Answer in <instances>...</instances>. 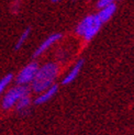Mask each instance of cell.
<instances>
[{"label":"cell","mask_w":134,"mask_h":135,"mask_svg":"<svg viewBox=\"0 0 134 135\" xmlns=\"http://www.w3.org/2000/svg\"><path fill=\"white\" fill-rule=\"evenodd\" d=\"M31 103H32V99L30 97V94H28V96H24V97H22L16 103V105H15L16 111L19 114H21V115H25V114L28 113L29 110H30Z\"/></svg>","instance_id":"obj_9"},{"label":"cell","mask_w":134,"mask_h":135,"mask_svg":"<svg viewBox=\"0 0 134 135\" xmlns=\"http://www.w3.org/2000/svg\"><path fill=\"white\" fill-rule=\"evenodd\" d=\"M30 32H31V29H30V28H28V29H25V30L21 33V35H20L19 40H18L17 43H16L15 50H20V49H21L22 45L25 43L26 40H28V37H29V35H30Z\"/></svg>","instance_id":"obj_11"},{"label":"cell","mask_w":134,"mask_h":135,"mask_svg":"<svg viewBox=\"0 0 134 135\" xmlns=\"http://www.w3.org/2000/svg\"><path fill=\"white\" fill-rule=\"evenodd\" d=\"M59 68L56 63H46L43 66L39 67L36 75L31 83V89L35 93H41L42 91L50 88L55 84V80L58 76Z\"/></svg>","instance_id":"obj_1"},{"label":"cell","mask_w":134,"mask_h":135,"mask_svg":"<svg viewBox=\"0 0 134 135\" xmlns=\"http://www.w3.org/2000/svg\"><path fill=\"white\" fill-rule=\"evenodd\" d=\"M101 25L102 22L99 20L97 15H89L85 17L77 24L75 32L77 35L82 36L85 41L89 42L97 35V33L101 29Z\"/></svg>","instance_id":"obj_2"},{"label":"cell","mask_w":134,"mask_h":135,"mask_svg":"<svg viewBox=\"0 0 134 135\" xmlns=\"http://www.w3.org/2000/svg\"><path fill=\"white\" fill-rule=\"evenodd\" d=\"M116 11H117V6L112 2V3L108 4V6H104V7H102V8H100L99 12L97 13V16H98L99 20L103 24L106 22H108L109 20L113 17V15L116 13Z\"/></svg>","instance_id":"obj_8"},{"label":"cell","mask_w":134,"mask_h":135,"mask_svg":"<svg viewBox=\"0 0 134 135\" xmlns=\"http://www.w3.org/2000/svg\"><path fill=\"white\" fill-rule=\"evenodd\" d=\"M37 69H39V65L35 62H31L28 65H25L17 75L16 78L17 85H22V86L31 85V83L33 81V79H34L36 75Z\"/></svg>","instance_id":"obj_4"},{"label":"cell","mask_w":134,"mask_h":135,"mask_svg":"<svg viewBox=\"0 0 134 135\" xmlns=\"http://www.w3.org/2000/svg\"><path fill=\"white\" fill-rule=\"evenodd\" d=\"M113 2V0H98V2H97V7L100 9V8H102V7L104 6H108L110 3Z\"/></svg>","instance_id":"obj_12"},{"label":"cell","mask_w":134,"mask_h":135,"mask_svg":"<svg viewBox=\"0 0 134 135\" xmlns=\"http://www.w3.org/2000/svg\"><path fill=\"white\" fill-rule=\"evenodd\" d=\"M62 36L63 35L61 34V33H53V34H51L50 36H47L41 44L39 45L37 49L34 51V53H33V57H39L40 55H42V54L47 51L53 44L58 42L59 40L62 38Z\"/></svg>","instance_id":"obj_5"},{"label":"cell","mask_w":134,"mask_h":135,"mask_svg":"<svg viewBox=\"0 0 134 135\" xmlns=\"http://www.w3.org/2000/svg\"><path fill=\"white\" fill-rule=\"evenodd\" d=\"M51 1H52L53 3H56V2H59V1H61V0H51Z\"/></svg>","instance_id":"obj_13"},{"label":"cell","mask_w":134,"mask_h":135,"mask_svg":"<svg viewBox=\"0 0 134 135\" xmlns=\"http://www.w3.org/2000/svg\"><path fill=\"white\" fill-rule=\"evenodd\" d=\"M12 79H13L12 74H8V75L3 76L1 79H0V97H1V94L6 91V89L8 88V86L12 81Z\"/></svg>","instance_id":"obj_10"},{"label":"cell","mask_w":134,"mask_h":135,"mask_svg":"<svg viewBox=\"0 0 134 135\" xmlns=\"http://www.w3.org/2000/svg\"><path fill=\"white\" fill-rule=\"evenodd\" d=\"M57 91H58V86L54 84L53 86H51L50 88H47L46 90L42 91L41 93H39V96L34 99V104L40 105V104L46 103L47 101H50L53 97L55 96V94L57 93Z\"/></svg>","instance_id":"obj_6"},{"label":"cell","mask_w":134,"mask_h":135,"mask_svg":"<svg viewBox=\"0 0 134 135\" xmlns=\"http://www.w3.org/2000/svg\"><path fill=\"white\" fill-rule=\"evenodd\" d=\"M30 94V88L28 86L17 85L7 91L1 100V107L4 110H10L16 105V103L24 96Z\"/></svg>","instance_id":"obj_3"},{"label":"cell","mask_w":134,"mask_h":135,"mask_svg":"<svg viewBox=\"0 0 134 135\" xmlns=\"http://www.w3.org/2000/svg\"><path fill=\"white\" fill-rule=\"evenodd\" d=\"M84 64H85V60H84V59L77 60L76 64L71 67V69L69 70V73L64 77L62 84H63V85H69V84H71L74 80H75V79L78 77V75H79L80 70H82Z\"/></svg>","instance_id":"obj_7"},{"label":"cell","mask_w":134,"mask_h":135,"mask_svg":"<svg viewBox=\"0 0 134 135\" xmlns=\"http://www.w3.org/2000/svg\"><path fill=\"white\" fill-rule=\"evenodd\" d=\"M73 1H77V0H73Z\"/></svg>","instance_id":"obj_14"}]
</instances>
